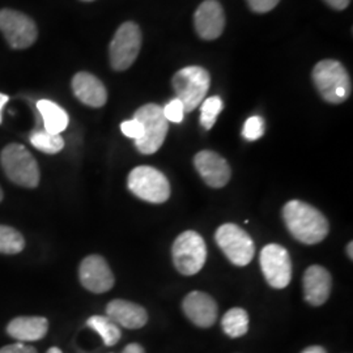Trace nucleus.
Returning a JSON list of instances; mask_svg holds the SVG:
<instances>
[{"label":"nucleus","instance_id":"cd10ccee","mask_svg":"<svg viewBox=\"0 0 353 353\" xmlns=\"http://www.w3.org/2000/svg\"><path fill=\"white\" fill-rule=\"evenodd\" d=\"M122 132L126 135L127 138H131L134 140H139L144 135V127L140 123L139 121L130 119L121 125Z\"/></svg>","mask_w":353,"mask_h":353},{"label":"nucleus","instance_id":"393cba45","mask_svg":"<svg viewBox=\"0 0 353 353\" xmlns=\"http://www.w3.org/2000/svg\"><path fill=\"white\" fill-rule=\"evenodd\" d=\"M224 103L219 96H214L207 99L202 103L201 109V123L205 130H211L216 123V119L219 117L220 112L223 110Z\"/></svg>","mask_w":353,"mask_h":353},{"label":"nucleus","instance_id":"f8f14e48","mask_svg":"<svg viewBox=\"0 0 353 353\" xmlns=\"http://www.w3.org/2000/svg\"><path fill=\"white\" fill-rule=\"evenodd\" d=\"M79 276L83 287L93 293H105L114 287L113 272L100 255L87 256L80 265Z\"/></svg>","mask_w":353,"mask_h":353},{"label":"nucleus","instance_id":"c85d7f7f","mask_svg":"<svg viewBox=\"0 0 353 353\" xmlns=\"http://www.w3.org/2000/svg\"><path fill=\"white\" fill-rule=\"evenodd\" d=\"M280 0H248L252 12L265 13L274 10Z\"/></svg>","mask_w":353,"mask_h":353},{"label":"nucleus","instance_id":"2eb2a0df","mask_svg":"<svg viewBox=\"0 0 353 353\" xmlns=\"http://www.w3.org/2000/svg\"><path fill=\"white\" fill-rule=\"evenodd\" d=\"M182 307L190 321L198 327H211L219 314V307L214 299L198 290L191 292L185 297Z\"/></svg>","mask_w":353,"mask_h":353},{"label":"nucleus","instance_id":"a211bd4d","mask_svg":"<svg viewBox=\"0 0 353 353\" xmlns=\"http://www.w3.org/2000/svg\"><path fill=\"white\" fill-rule=\"evenodd\" d=\"M106 314L114 323L131 330L143 327L148 321V314L143 306L125 300H114L108 303Z\"/></svg>","mask_w":353,"mask_h":353},{"label":"nucleus","instance_id":"4468645a","mask_svg":"<svg viewBox=\"0 0 353 353\" xmlns=\"http://www.w3.org/2000/svg\"><path fill=\"white\" fill-rule=\"evenodd\" d=\"M194 165L204 182L214 189L224 188L230 179V166L227 160L216 152H199L194 159Z\"/></svg>","mask_w":353,"mask_h":353},{"label":"nucleus","instance_id":"5701e85b","mask_svg":"<svg viewBox=\"0 0 353 353\" xmlns=\"http://www.w3.org/2000/svg\"><path fill=\"white\" fill-rule=\"evenodd\" d=\"M30 143L38 151L48 153V154H55L62 151L64 147V140L61 135L50 134L45 130L36 131L30 135Z\"/></svg>","mask_w":353,"mask_h":353},{"label":"nucleus","instance_id":"423d86ee","mask_svg":"<svg viewBox=\"0 0 353 353\" xmlns=\"http://www.w3.org/2000/svg\"><path fill=\"white\" fill-rule=\"evenodd\" d=\"M173 262L176 271L191 276L198 274L207 259V246L202 236L194 230H186L173 243Z\"/></svg>","mask_w":353,"mask_h":353},{"label":"nucleus","instance_id":"1a4fd4ad","mask_svg":"<svg viewBox=\"0 0 353 353\" xmlns=\"http://www.w3.org/2000/svg\"><path fill=\"white\" fill-rule=\"evenodd\" d=\"M141 49V32L135 23H125L115 32L109 55L115 71H125L137 61Z\"/></svg>","mask_w":353,"mask_h":353},{"label":"nucleus","instance_id":"f704fd0d","mask_svg":"<svg viewBox=\"0 0 353 353\" xmlns=\"http://www.w3.org/2000/svg\"><path fill=\"white\" fill-rule=\"evenodd\" d=\"M353 243L352 242H350L348 243V246H347V254H348V256H350V259H353Z\"/></svg>","mask_w":353,"mask_h":353},{"label":"nucleus","instance_id":"ddd939ff","mask_svg":"<svg viewBox=\"0 0 353 353\" xmlns=\"http://www.w3.org/2000/svg\"><path fill=\"white\" fill-rule=\"evenodd\" d=\"M194 26L199 37L212 41L220 37L225 26V14L217 0H205L194 14Z\"/></svg>","mask_w":353,"mask_h":353},{"label":"nucleus","instance_id":"dca6fc26","mask_svg":"<svg viewBox=\"0 0 353 353\" xmlns=\"http://www.w3.org/2000/svg\"><path fill=\"white\" fill-rule=\"evenodd\" d=\"M303 284L305 301L313 306H321L327 301L332 279L325 267L310 265L303 275Z\"/></svg>","mask_w":353,"mask_h":353},{"label":"nucleus","instance_id":"bb28decb","mask_svg":"<svg viewBox=\"0 0 353 353\" xmlns=\"http://www.w3.org/2000/svg\"><path fill=\"white\" fill-rule=\"evenodd\" d=\"M165 118L168 122H173V123H181L183 121L185 117V109L182 102L178 99H174L169 103H166V106L163 108Z\"/></svg>","mask_w":353,"mask_h":353},{"label":"nucleus","instance_id":"aec40b11","mask_svg":"<svg viewBox=\"0 0 353 353\" xmlns=\"http://www.w3.org/2000/svg\"><path fill=\"white\" fill-rule=\"evenodd\" d=\"M37 109L42 117L45 131L61 135L68 126V114L55 102L41 100L37 102Z\"/></svg>","mask_w":353,"mask_h":353},{"label":"nucleus","instance_id":"412c9836","mask_svg":"<svg viewBox=\"0 0 353 353\" xmlns=\"http://www.w3.org/2000/svg\"><path fill=\"white\" fill-rule=\"evenodd\" d=\"M221 326L230 338L243 336L249 330V314L241 307H233L223 316Z\"/></svg>","mask_w":353,"mask_h":353},{"label":"nucleus","instance_id":"a878e982","mask_svg":"<svg viewBox=\"0 0 353 353\" xmlns=\"http://www.w3.org/2000/svg\"><path fill=\"white\" fill-rule=\"evenodd\" d=\"M263 134H265V121L262 117L254 115L245 122V126L242 130V135L245 139L254 141V140L261 139Z\"/></svg>","mask_w":353,"mask_h":353},{"label":"nucleus","instance_id":"7ed1b4c3","mask_svg":"<svg viewBox=\"0 0 353 353\" xmlns=\"http://www.w3.org/2000/svg\"><path fill=\"white\" fill-rule=\"evenodd\" d=\"M0 163L13 183L33 189L39 183V169L32 153L21 144H10L0 154Z\"/></svg>","mask_w":353,"mask_h":353},{"label":"nucleus","instance_id":"f03ea898","mask_svg":"<svg viewBox=\"0 0 353 353\" xmlns=\"http://www.w3.org/2000/svg\"><path fill=\"white\" fill-rule=\"evenodd\" d=\"M313 81L325 101L338 105L347 101L352 92L351 77L344 65L332 59H325L313 68Z\"/></svg>","mask_w":353,"mask_h":353},{"label":"nucleus","instance_id":"39448f33","mask_svg":"<svg viewBox=\"0 0 353 353\" xmlns=\"http://www.w3.org/2000/svg\"><path fill=\"white\" fill-rule=\"evenodd\" d=\"M128 190L141 201L160 204L170 196L168 178L152 166H138L131 170L127 179Z\"/></svg>","mask_w":353,"mask_h":353},{"label":"nucleus","instance_id":"f3484780","mask_svg":"<svg viewBox=\"0 0 353 353\" xmlns=\"http://www.w3.org/2000/svg\"><path fill=\"white\" fill-rule=\"evenodd\" d=\"M76 99L90 108H101L108 101V92L101 80L89 72H79L72 79Z\"/></svg>","mask_w":353,"mask_h":353},{"label":"nucleus","instance_id":"4be33fe9","mask_svg":"<svg viewBox=\"0 0 353 353\" xmlns=\"http://www.w3.org/2000/svg\"><path fill=\"white\" fill-rule=\"evenodd\" d=\"M87 326L94 330L101 336L105 345L108 347L115 345L121 339V330L109 316H90L87 321Z\"/></svg>","mask_w":353,"mask_h":353},{"label":"nucleus","instance_id":"e433bc0d","mask_svg":"<svg viewBox=\"0 0 353 353\" xmlns=\"http://www.w3.org/2000/svg\"><path fill=\"white\" fill-rule=\"evenodd\" d=\"M3 201V191H1V189H0V202Z\"/></svg>","mask_w":353,"mask_h":353},{"label":"nucleus","instance_id":"4c0bfd02","mask_svg":"<svg viewBox=\"0 0 353 353\" xmlns=\"http://www.w3.org/2000/svg\"><path fill=\"white\" fill-rule=\"evenodd\" d=\"M85 1H92V0H85Z\"/></svg>","mask_w":353,"mask_h":353},{"label":"nucleus","instance_id":"6ab92c4d","mask_svg":"<svg viewBox=\"0 0 353 353\" xmlns=\"http://www.w3.org/2000/svg\"><path fill=\"white\" fill-rule=\"evenodd\" d=\"M49 330V322L43 316H17L12 319L7 332L16 341H37L42 339Z\"/></svg>","mask_w":353,"mask_h":353},{"label":"nucleus","instance_id":"c756f323","mask_svg":"<svg viewBox=\"0 0 353 353\" xmlns=\"http://www.w3.org/2000/svg\"><path fill=\"white\" fill-rule=\"evenodd\" d=\"M0 353H37V351L30 345H26L23 343H16V344L6 345V347L0 348Z\"/></svg>","mask_w":353,"mask_h":353},{"label":"nucleus","instance_id":"72a5a7b5","mask_svg":"<svg viewBox=\"0 0 353 353\" xmlns=\"http://www.w3.org/2000/svg\"><path fill=\"white\" fill-rule=\"evenodd\" d=\"M301 353H327L325 351L323 347H319V345H313V347H309L306 350H303Z\"/></svg>","mask_w":353,"mask_h":353},{"label":"nucleus","instance_id":"c9c22d12","mask_svg":"<svg viewBox=\"0 0 353 353\" xmlns=\"http://www.w3.org/2000/svg\"><path fill=\"white\" fill-rule=\"evenodd\" d=\"M48 353H62V351L59 348H57V347H52V348L48 351Z\"/></svg>","mask_w":353,"mask_h":353},{"label":"nucleus","instance_id":"f257e3e1","mask_svg":"<svg viewBox=\"0 0 353 353\" xmlns=\"http://www.w3.org/2000/svg\"><path fill=\"white\" fill-rule=\"evenodd\" d=\"M283 219L290 234L306 245H316L328 234L327 219L313 205L290 201L283 208Z\"/></svg>","mask_w":353,"mask_h":353},{"label":"nucleus","instance_id":"9b49d317","mask_svg":"<svg viewBox=\"0 0 353 353\" xmlns=\"http://www.w3.org/2000/svg\"><path fill=\"white\" fill-rule=\"evenodd\" d=\"M261 268L267 283L276 290L288 287L292 280V261L288 252L278 243H270L261 252Z\"/></svg>","mask_w":353,"mask_h":353},{"label":"nucleus","instance_id":"9d476101","mask_svg":"<svg viewBox=\"0 0 353 353\" xmlns=\"http://www.w3.org/2000/svg\"><path fill=\"white\" fill-rule=\"evenodd\" d=\"M0 32L13 49H26L37 39V26L26 14L13 10L0 11Z\"/></svg>","mask_w":353,"mask_h":353},{"label":"nucleus","instance_id":"6e6552de","mask_svg":"<svg viewBox=\"0 0 353 353\" xmlns=\"http://www.w3.org/2000/svg\"><path fill=\"white\" fill-rule=\"evenodd\" d=\"M214 239L230 263L243 267L252 262L255 245L252 237L242 228L236 224H224L216 230Z\"/></svg>","mask_w":353,"mask_h":353},{"label":"nucleus","instance_id":"20e7f679","mask_svg":"<svg viewBox=\"0 0 353 353\" xmlns=\"http://www.w3.org/2000/svg\"><path fill=\"white\" fill-rule=\"evenodd\" d=\"M176 97L182 102L185 113H191L202 103L211 84V77L202 67L190 65L179 70L172 80Z\"/></svg>","mask_w":353,"mask_h":353},{"label":"nucleus","instance_id":"473e14b6","mask_svg":"<svg viewBox=\"0 0 353 353\" xmlns=\"http://www.w3.org/2000/svg\"><path fill=\"white\" fill-rule=\"evenodd\" d=\"M10 101V97L7 96V94H3V93H0V125H1V121H3V118H1V112H3V108L7 105V102Z\"/></svg>","mask_w":353,"mask_h":353},{"label":"nucleus","instance_id":"2f4dec72","mask_svg":"<svg viewBox=\"0 0 353 353\" xmlns=\"http://www.w3.org/2000/svg\"><path fill=\"white\" fill-rule=\"evenodd\" d=\"M122 353H145V351L139 344L132 343V344H128Z\"/></svg>","mask_w":353,"mask_h":353},{"label":"nucleus","instance_id":"b1692460","mask_svg":"<svg viewBox=\"0 0 353 353\" xmlns=\"http://www.w3.org/2000/svg\"><path fill=\"white\" fill-rule=\"evenodd\" d=\"M26 248V240L20 232L11 227L0 225V252L17 254Z\"/></svg>","mask_w":353,"mask_h":353},{"label":"nucleus","instance_id":"7c9ffc66","mask_svg":"<svg viewBox=\"0 0 353 353\" xmlns=\"http://www.w3.org/2000/svg\"><path fill=\"white\" fill-rule=\"evenodd\" d=\"M325 3H327L331 8L336 11H343L350 6L351 0H325Z\"/></svg>","mask_w":353,"mask_h":353},{"label":"nucleus","instance_id":"0eeeda50","mask_svg":"<svg viewBox=\"0 0 353 353\" xmlns=\"http://www.w3.org/2000/svg\"><path fill=\"white\" fill-rule=\"evenodd\" d=\"M134 118L144 127L143 138L135 140L138 151L143 154L156 153L164 144L169 128L163 108L156 103H147L137 110Z\"/></svg>","mask_w":353,"mask_h":353}]
</instances>
